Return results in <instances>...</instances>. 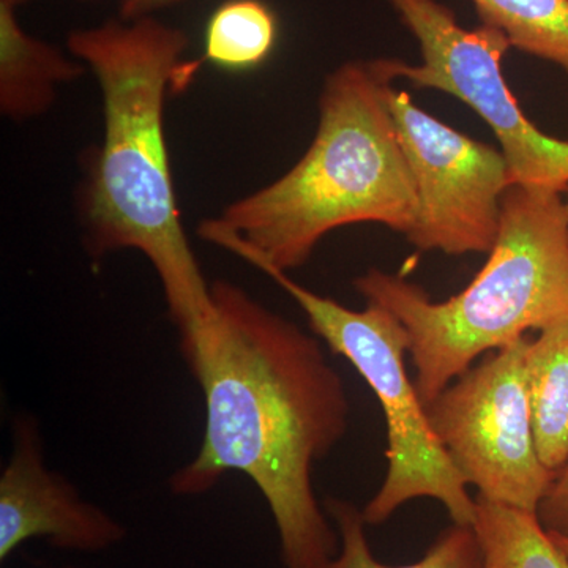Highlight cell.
<instances>
[{
    "label": "cell",
    "instance_id": "1",
    "mask_svg": "<svg viewBox=\"0 0 568 568\" xmlns=\"http://www.w3.org/2000/svg\"><path fill=\"white\" fill-rule=\"evenodd\" d=\"M213 316L181 342L204 395L196 457L175 470V496H203L241 473L271 508L284 568H325L339 549L313 487V469L345 437L349 399L315 336L244 287L212 283Z\"/></svg>",
    "mask_w": 568,
    "mask_h": 568
},
{
    "label": "cell",
    "instance_id": "2",
    "mask_svg": "<svg viewBox=\"0 0 568 568\" xmlns=\"http://www.w3.org/2000/svg\"><path fill=\"white\" fill-rule=\"evenodd\" d=\"M189 43L185 32L155 17L119 18L67 39L103 97V141L82 196L89 253L134 250L148 257L181 342L213 316L212 284L183 230L164 133L168 92L194 71L183 63Z\"/></svg>",
    "mask_w": 568,
    "mask_h": 568
},
{
    "label": "cell",
    "instance_id": "3",
    "mask_svg": "<svg viewBox=\"0 0 568 568\" xmlns=\"http://www.w3.org/2000/svg\"><path fill=\"white\" fill-rule=\"evenodd\" d=\"M394 81L390 59L351 61L328 74L305 155L201 223L203 241L290 274L339 227L376 223L406 237L418 197L388 103Z\"/></svg>",
    "mask_w": 568,
    "mask_h": 568
},
{
    "label": "cell",
    "instance_id": "4",
    "mask_svg": "<svg viewBox=\"0 0 568 568\" xmlns=\"http://www.w3.org/2000/svg\"><path fill=\"white\" fill-rule=\"evenodd\" d=\"M406 328L418 395L429 405L485 353L568 320V213L562 193L511 185L487 264L444 302L405 276L369 268L354 282Z\"/></svg>",
    "mask_w": 568,
    "mask_h": 568
},
{
    "label": "cell",
    "instance_id": "5",
    "mask_svg": "<svg viewBox=\"0 0 568 568\" xmlns=\"http://www.w3.org/2000/svg\"><path fill=\"white\" fill-rule=\"evenodd\" d=\"M257 268L294 298L313 334L357 369L383 407L387 474L362 510L366 526L383 525L418 497L439 500L454 525L473 526L476 499L440 446L416 383L407 376L409 338L403 324L384 306L366 302V308L357 312L313 293L286 272L268 265Z\"/></svg>",
    "mask_w": 568,
    "mask_h": 568
},
{
    "label": "cell",
    "instance_id": "6",
    "mask_svg": "<svg viewBox=\"0 0 568 568\" xmlns=\"http://www.w3.org/2000/svg\"><path fill=\"white\" fill-rule=\"evenodd\" d=\"M416 37L422 62L390 59L395 80L417 89L457 97L488 123L510 170L514 185L566 193L568 141L549 136L530 122L504 78V55L511 44L499 29H465L454 11L437 0H388Z\"/></svg>",
    "mask_w": 568,
    "mask_h": 568
},
{
    "label": "cell",
    "instance_id": "7",
    "mask_svg": "<svg viewBox=\"0 0 568 568\" xmlns=\"http://www.w3.org/2000/svg\"><path fill=\"white\" fill-rule=\"evenodd\" d=\"M526 336L495 351L426 405L429 424L467 487L537 514L556 474L538 457L526 384Z\"/></svg>",
    "mask_w": 568,
    "mask_h": 568
},
{
    "label": "cell",
    "instance_id": "8",
    "mask_svg": "<svg viewBox=\"0 0 568 568\" xmlns=\"http://www.w3.org/2000/svg\"><path fill=\"white\" fill-rule=\"evenodd\" d=\"M388 103L418 197L407 242L450 256L489 253L514 185L503 152L433 118L394 85Z\"/></svg>",
    "mask_w": 568,
    "mask_h": 568
},
{
    "label": "cell",
    "instance_id": "9",
    "mask_svg": "<svg viewBox=\"0 0 568 568\" xmlns=\"http://www.w3.org/2000/svg\"><path fill=\"white\" fill-rule=\"evenodd\" d=\"M125 537L118 518L48 467L36 418H14L13 450L0 476V562L32 538L63 551L102 552Z\"/></svg>",
    "mask_w": 568,
    "mask_h": 568
},
{
    "label": "cell",
    "instance_id": "10",
    "mask_svg": "<svg viewBox=\"0 0 568 568\" xmlns=\"http://www.w3.org/2000/svg\"><path fill=\"white\" fill-rule=\"evenodd\" d=\"M17 9L0 0V111L24 122L50 111L58 89L84 74L85 65L26 31Z\"/></svg>",
    "mask_w": 568,
    "mask_h": 568
},
{
    "label": "cell",
    "instance_id": "11",
    "mask_svg": "<svg viewBox=\"0 0 568 568\" xmlns=\"http://www.w3.org/2000/svg\"><path fill=\"white\" fill-rule=\"evenodd\" d=\"M525 369L538 457L556 474L568 459V320L529 339Z\"/></svg>",
    "mask_w": 568,
    "mask_h": 568
},
{
    "label": "cell",
    "instance_id": "12",
    "mask_svg": "<svg viewBox=\"0 0 568 568\" xmlns=\"http://www.w3.org/2000/svg\"><path fill=\"white\" fill-rule=\"evenodd\" d=\"M481 551V568H568L537 514L476 497L473 523Z\"/></svg>",
    "mask_w": 568,
    "mask_h": 568
},
{
    "label": "cell",
    "instance_id": "13",
    "mask_svg": "<svg viewBox=\"0 0 568 568\" xmlns=\"http://www.w3.org/2000/svg\"><path fill=\"white\" fill-rule=\"evenodd\" d=\"M325 511L338 530L339 549L325 568H481V551L473 526L452 525L444 530L424 558L409 566H386L369 548L365 519L349 500L331 497Z\"/></svg>",
    "mask_w": 568,
    "mask_h": 568
},
{
    "label": "cell",
    "instance_id": "14",
    "mask_svg": "<svg viewBox=\"0 0 568 568\" xmlns=\"http://www.w3.org/2000/svg\"><path fill=\"white\" fill-rule=\"evenodd\" d=\"M278 22L263 0H226L209 18L204 59L226 71H250L274 52Z\"/></svg>",
    "mask_w": 568,
    "mask_h": 568
},
{
    "label": "cell",
    "instance_id": "15",
    "mask_svg": "<svg viewBox=\"0 0 568 568\" xmlns=\"http://www.w3.org/2000/svg\"><path fill=\"white\" fill-rule=\"evenodd\" d=\"M481 24L499 29L511 47L555 63L568 74V0H470Z\"/></svg>",
    "mask_w": 568,
    "mask_h": 568
},
{
    "label": "cell",
    "instance_id": "16",
    "mask_svg": "<svg viewBox=\"0 0 568 568\" xmlns=\"http://www.w3.org/2000/svg\"><path fill=\"white\" fill-rule=\"evenodd\" d=\"M537 518L548 532L568 536V459L552 478L537 508Z\"/></svg>",
    "mask_w": 568,
    "mask_h": 568
},
{
    "label": "cell",
    "instance_id": "17",
    "mask_svg": "<svg viewBox=\"0 0 568 568\" xmlns=\"http://www.w3.org/2000/svg\"><path fill=\"white\" fill-rule=\"evenodd\" d=\"M186 0H121L119 18L125 21L141 20V18L155 17L156 11L181 6Z\"/></svg>",
    "mask_w": 568,
    "mask_h": 568
},
{
    "label": "cell",
    "instance_id": "18",
    "mask_svg": "<svg viewBox=\"0 0 568 568\" xmlns=\"http://www.w3.org/2000/svg\"><path fill=\"white\" fill-rule=\"evenodd\" d=\"M549 536L552 537V540L558 544V547L562 549L564 552H566V556L568 558V536H562V534H555L549 532Z\"/></svg>",
    "mask_w": 568,
    "mask_h": 568
},
{
    "label": "cell",
    "instance_id": "19",
    "mask_svg": "<svg viewBox=\"0 0 568 568\" xmlns=\"http://www.w3.org/2000/svg\"><path fill=\"white\" fill-rule=\"evenodd\" d=\"M6 2H9L14 7H20L21 3L28 2V0H6ZM85 2H92V0H85Z\"/></svg>",
    "mask_w": 568,
    "mask_h": 568
},
{
    "label": "cell",
    "instance_id": "20",
    "mask_svg": "<svg viewBox=\"0 0 568 568\" xmlns=\"http://www.w3.org/2000/svg\"><path fill=\"white\" fill-rule=\"evenodd\" d=\"M564 201H566V207H567V213H568V190L566 193H564Z\"/></svg>",
    "mask_w": 568,
    "mask_h": 568
},
{
    "label": "cell",
    "instance_id": "21",
    "mask_svg": "<svg viewBox=\"0 0 568 568\" xmlns=\"http://www.w3.org/2000/svg\"><path fill=\"white\" fill-rule=\"evenodd\" d=\"M59 568H80V567L67 566V567H59Z\"/></svg>",
    "mask_w": 568,
    "mask_h": 568
}]
</instances>
